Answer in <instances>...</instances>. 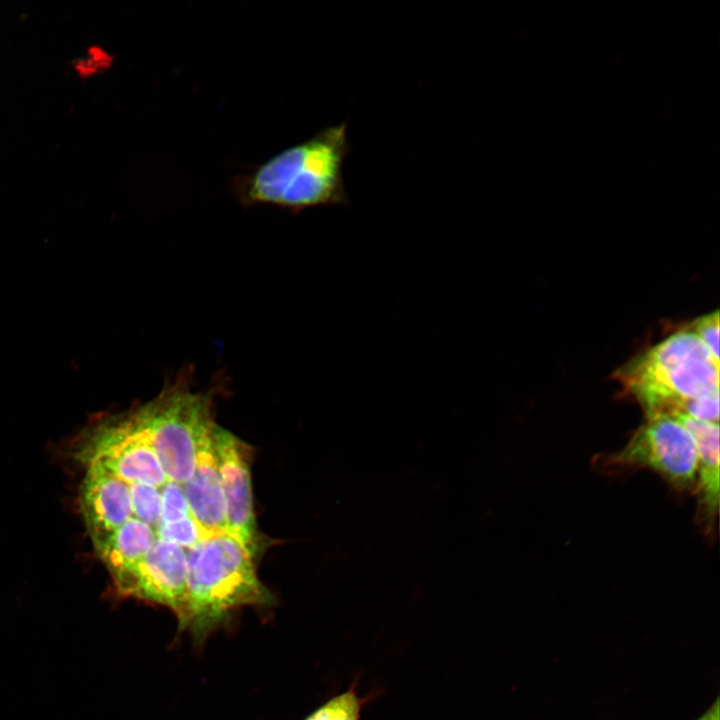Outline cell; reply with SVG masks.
<instances>
[{
  "mask_svg": "<svg viewBox=\"0 0 720 720\" xmlns=\"http://www.w3.org/2000/svg\"><path fill=\"white\" fill-rule=\"evenodd\" d=\"M349 150L347 122L327 127L242 178L237 184L240 199L293 211L346 205L343 163Z\"/></svg>",
  "mask_w": 720,
  "mask_h": 720,
  "instance_id": "obj_1",
  "label": "cell"
},
{
  "mask_svg": "<svg viewBox=\"0 0 720 720\" xmlns=\"http://www.w3.org/2000/svg\"><path fill=\"white\" fill-rule=\"evenodd\" d=\"M186 552L187 603L179 627L189 630L194 640H204L232 610L271 600L253 558L230 534L203 539Z\"/></svg>",
  "mask_w": 720,
  "mask_h": 720,
  "instance_id": "obj_2",
  "label": "cell"
},
{
  "mask_svg": "<svg viewBox=\"0 0 720 720\" xmlns=\"http://www.w3.org/2000/svg\"><path fill=\"white\" fill-rule=\"evenodd\" d=\"M647 417L680 411L689 400L719 391V360L690 330L677 332L616 372Z\"/></svg>",
  "mask_w": 720,
  "mask_h": 720,
  "instance_id": "obj_3",
  "label": "cell"
},
{
  "mask_svg": "<svg viewBox=\"0 0 720 720\" xmlns=\"http://www.w3.org/2000/svg\"><path fill=\"white\" fill-rule=\"evenodd\" d=\"M183 372L157 397L133 410L169 481L183 484L191 477L201 440L213 424L212 398L195 391Z\"/></svg>",
  "mask_w": 720,
  "mask_h": 720,
  "instance_id": "obj_4",
  "label": "cell"
},
{
  "mask_svg": "<svg viewBox=\"0 0 720 720\" xmlns=\"http://www.w3.org/2000/svg\"><path fill=\"white\" fill-rule=\"evenodd\" d=\"M76 457L103 467L128 484L159 488L169 481L133 411L92 429L80 442Z\"/></svg>",
  "mask_w": 720,
  "mask_h": 720,
  "instance_id": "obj_5",
  "label": "cell"
},
{
  "mask_svg": "<svg viewBox=\"0 0 720 720\" xmlns=\"http://www.w3.org/2000/svg\"><path fill=\"white\" fill-rule=\"evenodd\" d=\"M613 463L645 467L676 488H690L697 477V450L689 431L670 415L647 417Z\"/></svg>",
  "mask_w": 720,
  "mask_h": 720,
  "instance_id": "obj_6",
  "label": "cell"
},
{
  "mask_svg": "<svg viewBox=\"0 0 720 720\" xmlns=\"http://www.w3.org/2000/svg\"><path fill=\"white\" fill-rule=\"evenodd\" d=\"M212 439L225 502L226 532L254 559L261 536L256 527L250 477V448L216 423Z\"/></svg>",
  "mask_w": 720,
  "mask_h": 720,
  "instance_id": "obj_7",
  "label": "cell"
},
{
  "mask_svg": "<svg viewBox=\"0 0 720 720\" xmlns=\"http://www.w3.org/2000/svg\"><path fill=\"white\" fill-rule=\"evenodd\" d=\"M186 549L161 538L114 587L118 594L170 608L180 621L187 603Z\"/></svg>",
  "mask_w": 720,
  "mask_h": 720,
  "instance_id": "obj_8",
  "label": "cell"
},
{
  "mask_svg": "<svg viewBox=\"0 0 720 720\" xmlns=\"http://www.w3.org/2000/svg\"><path fill=\"white\" fill-rule=\"evenodd\" d=\"M212 428L198 446L191 477L182 484L191 516L205 539L227 533L225 502L214 451Z\"/></svg>",
  "mask_w": 720,
  "mask_h": 720,
  "instance_id": "obj_9",
  "label": "cell"
},
{
  "mask_svg": "<svg viewBox=\"0 0 720 720\" xmlns=\"http://www.w3.org/2000/svg\"><path fill=\"white\" fill-rule=\"evenodd\" d=\"M670 416L691 434L697 450L698 491L704 512L712 518L719 508V423L701 421L682 413Z\"/></svg>",
  "mask_w": 720,
  "mask_h": 720,
  "instance_id": "obj_10",
  "label": "cell"
},
{
  "mask_svg": "<svg viewBox=\"0 0 720 720\" xmlns=\"http://www.w3.org/2000/svg\"><path fill=\"white\" fill-rule=\"evenodd\" d=\"M155 539V532L150 526L131 517L104 542L94 547L114 586L141 560Z\"/></svg>",
  "mask_w": 720,
  "mask_h": 720,
  "instance_id": "obj_11",
  "label": "cell"
},
{
  "mask_svg": "<svg viewBox=\"0 0 720 720\" xmlns=\"http://www.w3.org/2000/svg\"><path fill=\"white\" fill-rule=\"evenodd\" d=\"M127 485L130 492L131 517L150 526L155 532L161 516L159 488L138 483H127Z\"/></svg>",
  "mask_w": 720,
  "mask_h": 720,
  "instance_id": "obj_12",
  "label": "cell"
},
{
  "mask_svg": "<svg viewBox=\"0 0 720 720\" xmlns=\"http://www.w3.org/2000/svg\"><path fill=\"white\" fill-rule=\"evenodd\" d=\"M360 701L353 688L332 698L306 720H359Z\"/></svg>",
  "mask_w": 720,
  "mask_h": 720,
  "instance_id": "obj_13",
  "label": "cell"
},
{
  "mask_svg": "<svg viewBox=\"0 0 720 720\" xmlns=\"http://www.w3.org/2000/svg\"><path fill=\"white\" fill-rule=\"evenodd\" d=\"M155 535L157 538L176 543L186 550L205 539L192 517H186L174 522H160Z\"/></svg>",
  "mask_w": 720,
  "mask_h": 720,
  "instance_id": "obj_14",
  "label": "cell"
},
{
  "mask_svg": "<svg viewBox=\"0 0 720 720\" xmlns=\"http://www.w3.org/2000/svg\"><path fill=\"white\" fill-rule=\"evenodd\" d=\"M159 490L161 495L160 522H174L192 517L182 484L168 481L159 487Z\"/></svg>",
  "mask_w": 720,
  "mask_h": 720,
  "instance_id": "obj_15",
  "label": "cell"
},
{
  "mask_svg": "<svg viewBox=\"0 0 720 720\" xmlns=\"http://www.w3.org/2000/svg\"><path fill=\"white\" fill-rule=\"evenodd\" d=\"M112 63V55L98 44L89 45L85 53L75 58L72 68L82 79L91 78L106 70Z\"/></svg>",
  "mask_w": 720,
  "mask_h": 720,
  "instance_id": "obj_16",
  "label": "cell"
},
{
  "mask_svg": "<svg viewBox=\"0 0 720 720\" xmlns=\"http://www.w3.org/2000/svg\"><path fill=\"white\" fill-rule=\"evenodd\" d=\"M676 413H682L701 421L719 423V391L687 401Z\"/></svg>",
  "mask_w": 720,
  "mask_h": 720,
  "instance_id": "obj_17",
  "label": "cell"
},
{
  "mask_svg": "<svg viewBox=\"0 0 720 720\" xmlns=\"http://www.w3.org/2000/svg\"><path fill=\"white\" fill-rule=\"evenodd\" d=\"M719 360V312L708 313L694 321L690 330Z\"/></svg>",
  "mask_w": 720,
  "mask_h": 720,
  "instance_id": "obj_18",
  "label": "cell"
},
{
  "mask_svg": "<svg viewBox=\"0 0 720 720\" xmlns=\"http://www.w3.org/2000/svg\"><path fill=\"white\" fill-rule=\"evenodd\" d=\"M696 720H720L719 697H716L710 707Z\"/></svg>",
  "mask_w": 720,
  "mask_h": 720,
  "instance_id": "obj_19",
  "label": "cell"
}]
</instances>
